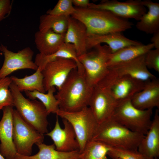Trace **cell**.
Here are the masks:
<instances>
[{
  "label": "cell",
  "mask_w": 159,
  "mask_h": 159,
  "mask_svg": "<svg viewBox=\"0 0 159 159\" xmlns=\"http://www.w3.org/2000/svg\"><path fill=\"white\" fill-rule=\"evenodd\" d=\"M56 114L70 124L76 134L79 150L82 153L87 144L92 140L98 125L89 107L72 112L59 109Z\"/></svg>",
  "instance_id": "7"
},
{
  "label": "cell",
  "mask_w": 159,
  "mask_h": 159,
  "mask_svg": "<svg viewBox=\"0 0 159 159\" xmlns=\"http://www.w3.org/2000/svg\"><path fill=\"white\" fill-rule=\"evenodd\" d=\"M154 47L153 44L130 45L121 48L110 54L107 61L108 67L128 62L145 54Z\"/></svg>",
  "instance_id": "23"
},
{
  "label": "cell",
  "mask_w": 159,
  "mask_h": 159,
  "mask_svg": "<svg viewBox=\"0 0 159 159\" xmlns=\"http://www.w3.org/2000/svg\"><path fill=\"white\" fill-rule=\"evenodd\" d=\"M133 105L142 110L159 108V81L156 78L145 82L144 88L131 99Z\"/></svg>",
  "instance_id": "19"
},
{
  "label": "cell",
  "mask_w": 159,
  "mask_h": 159,
  "mask_svg": "<svg viewBox=\"0 0 159 159\" xmlns=\"http://www.w3.org/2000/svg\"><path fill=\"white\" fill-rule=\"evenodd\" d=\"M87 32L85 26L80 21L69 17L64 42L73 44L78 57L87 52Z\"/></svg>",
  "instance_id": "20"
},
{
  "label": "cell",
  "mask_w": 159,
  "mask_h": 159,
  "mask_svg": "<svg viewBox=\"0 0 159 159\" xmlns=\"http://www.w3.org/2000/svg\"><path fill=\"white\" fill-rule=\"evenodd\" d=\"M93 87L87 80L82 65L77 67L71 72L55 95L59 110L75 112L88 106Z\"/></svg>",
  "instance_id": "1"
},
{
  "label": "cell",
  "mask_w": 159,
  "mask_h": 159,
  "mask_svg": "<svg viewBox=\"0 0 159 159\" xmlns=\"http://www.w3.org/2000/svg\"><path fill=\"white\" fill-rule=\"evenodd\" d=\"M55 87H52L47 91V93H42L37 90L25 91V94L31 100L38 99L45 107L47 113L56 114L59 110V102L56 98L54 93Z\"/></svg>",
  "instance_id": "28"
},
{
  "label": "cell",
  "mask_w": 159,
  "mask_h": 159,
  "mask_svg": "<svg viewBox=\"0 0 159 159\" xmlns=\"http://www.w3.org/2000/svg\"><path fill=\"white\" fill-rule=\"evenodd\" d=\"M90 49L77 58L84 68L88 83L93 87L108 73L107 63L112 53L106 44H98Z\"/></svg>",
  "instance_id": "5"
},
{
  "label": "cell",
  "mask_w": 159,
  "mask_h": 159,
  "mask_svg": "<svg viewBox=\"0 0 159 159\" xmlns=\"http://www.w3.org/2000/svg\"><path fill=\"white\" fill-rule=\"evenodd\" d=\"M13 107L8 106L2 109L0 121V153L6 159H17L18 156L13 138Z\"/></svg>",
  "instance_id": "14"
},
{
  "label": "cell",
  "mask_w": 159,
  "mask_h": 159,
  "mask_svg": "<svg viewBox=\"0 0 159 159\" xmlns=\"http://www.w3.org/2000/svg\"><path fill=\"white\" fill-rule=\"evenodd\" d=\"M77 57L74 46L72 44L64 42L57 51L52 54L45 55L40 53L37 54L36 56L34 62L42 70L48 62L59 58L73 60L77 64L80 63Z\"/></svg>",
  "instance_id": "25"
},
{
  "label": "cell",
  "mask_w": 159,
  "mask_h": 159,
  "mask_svg": "<svg viewBox=\"0 0 159 159\" xmlns=\"http://www.w3.org/2000/svg\"><path fill=\"white\" fill-rule=\"evenodd\" d=\"M138 150L145 159L159 158V114L158 109L149 128L138 146Z\"/></svg>",
  "instance_id": "18"
},
{
  "label": "cell",
  "mask_w": 159,
  "mask_h": 159,
  "mask_svg": "<svg viewBox=\"0 0 159 159\" xmlns=\"http://www.w3.org/2000/svg\"><path fill=\"white\" fill-rule=\"evenodd\" d=\"M152 113V110L137 108L128 99L117 103L112 118L133 132L145 135L150 126Z\"/></svg>",
  "instance_id": "6"
},
{
  "label": "cell",
  "mask_w": 159,
  "mask_h": 159,
  "mask_svg": "<svg viewBox=\"0 0 159 159\" xmlns=\"http://www.w3.org/2000/svg\"><path fill=\"white\" fill-rule=\"evenodd\" d=\"M82 159V158H81V159Z\"/></svg>",
  "instance_id": "40"
},
{
  "label": "cell",
  "mask_w": 159,
  "mask_h": 159,
  "mask_svg": "<svg viewBox=\"0 0 159 159\" xmlns=\"http://www.w3.org/2000/svg\"><path fill=\"white\" fill-rule=\"evenodd\" d=\"M145 62L148 68L159 72V49H151L145 54Z\"/></svg>",
  "instance_id": "33"
},
{
  "label": "cell",
  "mask_w": 159,
  "mask_h": 159,
  "mask_svg": "<svg viewBox=\"0 0 159 159\" xmlns=\"http://www.w3.org/2000/svg\"><path fill=\"white\" fill-rule=\"evenodd\" d=\"M111 148L104 143L92 140L85 148L82 159H109L107 155Z\"/></svg>",
  "instance_id": "29"
},
{
  "label": "cell",
  "mask_w": 159,
  "mask_h": 159,
  "mask_svg": "<svg viewBox=\"0 0 159 159\" xmlns=\"http://www.w3.org/2000/svg\"><path fill=\"white\" fill-rule=\"evenodd\" d=\"M62 120L63 128L60 126L58 117L57 115L54 128L46 135L53 140L57 150L70 152L79 150V145L72 127L66 120L62 118Z\"/></svg>",
  "instance_id": "15"
},
{
  "label": "cell",
  "mask_w": 159,
  "mask_h": 159,
  "mask_svg": "<svg viewBox=\"0 0 159 159\" xmlns=\"http://www.w3.org/2000/svg\"><path fill=\"white\" fill-rule=\"evenodd\" d=\"M148 9L136 25L139 30L147 34H153L159 31V4L150 0L142 1Z\"/></svg>",
  "instance_id": "22"
},
{
  "label": "cell",
  "mask_w": 159,
  "mask_h": 159,
  "mask_svg": "<svg viewBox=\"0 0 159 159\" xmlns=\"http://www.w3.org/2000/svg\"><path fill=\"white\" fill-rule=\"evenodd\" d=\"M154 159H158V158H155Z\"/></svg>",
  "instance_id": "38"
},
{
  "label": "cell",
  "mask_w": 159,
  "mask_h": 159,
  "mask_svg": "<svg viewBox=\"0 0 159 159\" xmlns=\"http://www.w3.org/2000/svg\"><path fill=\"white\" fill-rule=\"evenodd\" d=\"M0 50L3 52L4 58L3 65L0 69V79L6 77L17 70L29 69L36 71L38 68L32 60L34 52L29 47L14 52L1 44Z\"/></svg>",
  "instance_id": "11"
},
{
  "label": "cell",
  "mask_w": 159,
  "mask_h": 159,
  "mask_svg": "<svg viewBox=\"0 0 159 159\" xmlns=\"http://www.w3.org/2000/svg\"><path fill=\"white\" fill-rule=\"evenodd\" d=\"M144 135L111 118L98 125L92 140L112 148L136 150Z\"/></svg>",
  "instance_id": "3"
},
{
  "label": "cell",
  "mask_w": 159,
  "mask_h": 159,
  "mask_svg": "<svg viewBox=\"0 0 159 159\" xmlns=\"http://www.w3.org/2000/svg\"><path fill=\"white\" fill-rule=\"evenodd\" d=\"M10 77L12 82L21 92L37 90L42 93L46 92L43 84V76L39 67H38L33 74L29 76L26 75L23 78H19L14 76Z\"/></svg>",
  "instance_id": "26"
},
{
  "label": "cell",
  "mask_w": 159,
  "mask_h": 159,
  "mask_svg": "<svg viewBox=\"0 0 159 159\" xmlns=\"http://www.w3.org/2000/svg\"><path fill=\"white\" fill-rule=\"evenodd\" d=\"M117 159H120V158H117Z\"/></svg>",
  "instance_id": "39"
},
{
  "label": "cell",
  "mask_w": 159,
  "mask_h": 159,
  "mask_svg": "<svg viewBox=\"0 0 159 159\" xmlns=\"http://www.w3.org/2000/svg\"><path fill=\"white\" fill-rule=\"evenodd\" d=\"M77 67L75 61L67 58H59L48 62L42 70L45 92L53 87L58 90L71 72Z\"/></svg>",
  "instance_id": "10"
},
{
  "label": "cell",
  "mask_w": 159,
  "mask_h": 159,
  "mask_svg": "<svg viewBox=\"0 0 159 159\" xmlns=\"http://www.w3.org/2000/svg\"><path fill=\"white\" fill-rule=\"evenodd\" d=\"M71 16L86 27L88 34H99L120 32L132 28V22L119 17L105 10L87 7H75Z\"/></svg>",
  "instance_id": "2"
},
{
  "label": "cell",
  "mask_w": 159,
  "mask_h": 159,
  "mask_svg": "<svg viewBox=\"0 0 159 159\" xmlns=\"http://www.w3.org/2000/svg\"><path fill=\"white\" fill-rule=\"evenodd\" d=\"M76 11L72 0H59L54 7L49 9L47 14L52 15L70 16Z\"/></svg>",
  "instance_id": "31"
},
{
  "label": "cell",
  "mask_w": 159,
  "mask_h": 159,
  "mask_svg": "<svg viewBox=\"0 0 159 159\" xmlns=\"http://www.w3.org/2000/svg\"><path fill=\"white\" fill-rule=\"evenodd\" d=\"M13 2V1L10 0H0V21L10 14Z\"/></svg>",
  "instance_id": "34"
},
{
  "label": "cell",
  "mask_w": 159,
  "mask_h": 159,
  "mask_svg": "<svg viewBox=\"0 0 159 159\" xmlns=\"http://www.w3.org/2000/svg\"><path fill=\"white\" fill-rule=\"evenodd\" d=\"M36 145L39 150L37 153L27 156L19 154L17 159H80L83 157L79 150L70 152L57 150L54 144L47 145L41 143Z\"/></svg>",
  "instance_id": "24"
},
{
  "label": "cell",
  "mask_w": 159,
  "mask_h": 159,
  "mask_svg": "<svg viewBox=\"0 0 159 159\" xmlns=\"http://www.w3.org/2000/svg\"><path fill=\"white\" fill-rule=\"evenodd\" d=\"M107 155L112 159H145L138 150L111 147Z\"/></svg>",
  "instance_id": "32"
},
{
  "label": "cell",
  "mask_w": 159,
  "mask_h": 159,
  "mask_svg": "<svg viewBox=\"0 0 159 159\" xmlns=\"http://www.w3.org/2000/svg\"><path fill=\"white\" fill-rule=\"evenodd\" d=\"M153 34V36L151 38V43L153 44L155 49H159V31Z\"/></svg>",
  "instance_id": "36"
},
{
  "label": "cell",
  "mask_w": 159,
  "mask_h": 159,
  "mask_svg": "<svg viewBox=\"0 0 159 159\" xmlns=\"http://www.w3.org/2000/svg\"><path fill=\"white\" fill-rule=\"evenodd\" d=\"M88 7L107 10L121 18L133 19L138 21L147 12L146 7L140 0H129L124 2L102 0L97 4L90 3Z\"/></svg>",
  "instance_id": "12"
},
{
  "label": "cell",
  "mask_w": 159,
  "mask_h": 159,
  "mask_svg": "<svg viewBox=\"0 0 159 159\" xmlns=\"http://www.w3.org/2000/svg\"><path fill=\"white\" fill-rule=\"evenodd\" d=\"M69 17L47 14L43 15L40 18L39 31L44 32L50 30L57 34H64L67 29Z\"/></svg>",
  "instance_id": "27"
},
{
  "label": "cell",
  "mask_w": 159,
  "mask_h": 159,
  "mask_svg": "<svg viewBox=\"0 0 159 159\" xmlns=\"http://www.w3.org/2000/svg\"><path fill=\"white\" fill-rule=\"evenodd\" d=\"M117 103L105 89L97 84L93 88L88 106L99 125L112 118Z\"/></svg>",
  "instance_id": "13"
},
{
  "label": "cell",
  "mask_w": 159,
  "mask_h": 159,
  "mask_svg": "<svg viewBox=\"0 0 159 159\" xmlns=\"http://www.w3.org/2000/svg\"><path fill=\"white\" fill-rule=\"evenodd\" d=\"M64 35L65 34H57L50 30L44 32H36L35 42L39 53L48 55L56 52L64 43Z\"/></svg>",
  "instance_id": "21"
},
{
  "label": "cell",
  "mask_w": 159,
  "mask_h": 159,
  "mask_svg": "<svg viewBox=\"0 0 159 159\" xmlns=\"http://www.w3.org/2000/svg\"><path fill=\"white\" fill-rule=\"evenodd\" d=\"M102 43L106 44L110 48L112 53L127 46L143 44L139 42L127 38L120 32L102 34L87 33V51L95 46Z\"/></svg>",
  "instance_id": "17"
},
{
  "label": "cell",
  "mask_w": 159,
  "mask_h": 159,
  "mask_svg": "<svg viewBox=\"0 0 159 159\" xmlns=\"http://www.w3.org/2000/svg\"><path fill=\"white\" fill-rule=\"evenodd\" d=\"M0 159H6L0 153Z\"/></svg>",
  "instance_id": "37"
},
{
  "label": "cell",
  "mask_w": 159,
  "mask_h": 159,
  "mask_svg": "<svg viewBox=\"0 0 159 159\" xmlns=\"http://www.w3.org/2000/svg\"><path fill=\"white\" fill-rule=\"evenodd\" d=\"M145 82L127 75L115 76L108 73L97 84L105 89L118 103L131 100L136 93L143 89Z\"/></svg>",
  "instance_id": "9"
},
{
  "label": "cell",
  "mask_w": 159,
  "mask_h": 159,
  "mask_svg": "<svg viewBox=\"0 0 159 159\" xmlns=\"http://www.w3.org/2000/svg\"><path fill=\"white\" fill-rule=\"evenodd\" d=\"M72 2L76 7L79 8H87L90 3L88 0H72Z\"/></svg>",
  "instance_id": "35"
},
{
  "label": "cell",
  "mask_w": 159,
  "mask_h": 159,
  "mask_svg": "<svg viewBox=\"0 0 159 159\" xmlns=\"http://www.w3.org/2000/svg\"><path fill=\"white\" fill-rule=\"evenodd\" d=\"M145 55L109 67L108 73L115 76L127 75L145 82L156 79L145 65Z\"/></svg>",
  "instance_id": "16"
},
{
  "label": "cell",
  "mask_w": 159,
  "mask_h": 159,
  "mask_svg": "<svg viewBox=\"0 0 159 159\" xmlns=\"http://www.w3.org/2000/svg\"><path fill=\"white\" fill-rule=\"evenodd\" d=\"M9 89L13 96L14 107L22 119L41 134L48 132L49 115L43 104L36 100H30L24 97L13 82Z\"/></svg>",
  "instance_id": "4"
},
{
  "label": "cell",
  "mask_w": 159,
  "mask_h": 159,
  "mask_svg": "<svg viewBox=\"0 0 159 159\" xmlns=\"http://www.w3.org/2000/svg\"><path fill=\"white\" fill-rule=\"evenodd\" d=\"M12 82L10 77L0 79V111L5 107H14L13 96L9 89Z\"/></svg>",
  "instance_id": "30"
},
{
  "label": "cell",
  "mask_w": 159,
  "mask_h": 159,
  "mask_svg": "<svg viewBox=\"0 0 159 159\" xmlns=\"http://www.w3.org/2000/svg\"><path fill=\"white\" fill-rule=\"evenodd\" d=\"M13 138L17 153L27 156L31 155L34 144L43 143L44 136L25 122L16 110L14 109Z\"/></svg>",
  "instance_id": "8"
}]
</instances>
